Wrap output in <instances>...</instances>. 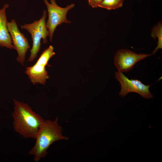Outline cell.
<instances>
[{
    "mask_svg": "<svg viewBox=\"0 0 162 162\" xmlns=\"http://www.w3.org/2000/svg\"><path fill=\"white\" fill-rule=\"evenodd\" d=\"M13 128L25 138L34 139L45 120L27 104L13 98Z\"/></svg>",
    "mask_w": 162,
    "mask_h": 162,
    "instance_id": "cell-1",
    "label": "cell"
},
{
    "mask_svg": "<svg viewBox=\"0 0 162 162\" xmlns=\"http://www.w3.org/2000/svg\"><path fill=\"white\" fill-rule=\"evenodd\" d=\"M58 119L57 117L53 120H45L37 133L35 144L28 152L33 156L35 162L39 161L47 155L48 148L54 142L68 139L63 135L62 127L58 124Z\"/></svg>",
    "mask_w": 162,
    "mask_h": 162,
    "instance_id": "cell-2",
    "label": "cell"
},
{
    "mask_svg": "<svg viewBox=\"0 0 162 162\" xmlns=\"http://www.w3.org/2000/svg\"><path fill=\"white\" fill-rule=\"evenodd\" d=\"M47 12L44 11L43 15L38 20H35L30 24H26L21 26V28L26 30L31 34L32 40V46L30 50V55L28 61L29 62H33L37 57V55L40 49L41 40L43 43H47V38L49 34L46 26V19Z\"/></svg>",
    "mask_w": 162,
    "mask_h": 162,
    "instance_id": "cell-3",
    "label": "cell"
},
{
    "mask_svg": "<svg viewBox=\"0 0 162 162\" xmlns=\"http://www.w3.org/2000/svg\"><path fill=\"white\" fill-rule=\"evenodd\" d=\"M47 8L48 19L46 23L50 40L52 41L53 35L56 28L63 23H70L71 21L67 19V15L69 10L75 6L72 3L64 8L61 7L56 3V0H44Z\"/></svg>",
    "mask_w": 162,
    "mask_h": 162,
    "instance_id": "cell-4",
    "label": "cell"
},
{
    "mask_svg": "<svg viewBox=\"0 0 162 162\" xmlns=\"http://www.w3.org/2000/svg\"><path fill=\"white\" fill-rule=\"evenodd\" d=\"M115 75L121 86L119 96L124 97L129 93L135 92L147 99L153 97V95L149 90V85H145L138 80L129 79L122 72L119 71L115 72Z\"/></svg>",
    "mask_w": 162,
    "mask_h": 162,
    "instance_id": "cell-5",
    "label": "cell"
},
{
    "mask_svg": "<svg viewBox=\"0 0 162 162\" xmlns=\"http://www.w3.org/2000/svg\"><path fill=\"white\" fill-rule=\"evenodd\" d=\"M7 26L12 43L17 53L16 60L23 65L26 52L30 48L28 40L20 31L14 19L10 22H8Z\"/></svg>",
    "mask_w": 162,
    "mask_h": 162,
    "instance_id": "cell-6",
    "label": "cell"
},
{
    "mask_svg": "<svg viewBox=\"0 0 162 162\" xmlns=\"http://www.w3.org/2000/svg\"><path fill=\"white\" fill-rule=\"evenodd\" d=\"M151 55L137 54L128 49H122L116 53L113 59L114 64L118 71L127 72L132 70L138 62Z\"/></svg>",
    "mask_w": 162,
    "mask_h": 162,
    "instance_id": "cell-7",
    "label": "cell"
},
{
    "mask_svg": "<svg viewBox=\"0 0 162 162\" xmlns=\"http://www.w3.org/2000/svg\"><path fill=\"white\" fill-rule=\"evenodd\" d=\"M9 6L8 4H5L0 9V47L15 49L7 26L6 10Z\"/></svg>",
    "mask_w": 162,
    "mask_h": 162,
    "instance_id": "cell-8",
    "label": "cell"
},
{
    "mask_svg": "<svg viewBox=\"0 0 162 162\" xmlns=\"http://www.w3.org/2000/svg\"><path fill=\"white\" fill-rule=\"evenodd\" d=\"M25 73L33 85L39 83L44 85L49 77L45 66L36 63L26 67Z\"/></svg>",
    "mask_w": 162,
    "mask_h": 162,
    "instance_id": "cell-9",
    "label": "cell"
},
{
    "mask_svg": "<svg viewBox=\"0 0 162 162\" xmlns=\"http://www.w3.org/2000/svg\"><path fill=\"white\" fill-rule=\"evenodd\" d=\"M151 36L154 40L157 37L158 39L157 46L152 53L155 54L158 50L162 49V24L159 22L156 26H154L151 30Z\"/></svg>",
    "mask_w": 162,
    "mask_h": 162,
    "instance_id": "cell-10",
    "label": "cell"
},
{
    "mask_svg": "<svg viewBox=\"0 0 162 162\" xmlns=\"http://www.w3.org/2000/svg\"><path fill=\"white\" fill-rule=\"evenodd\" d=\"M55 54L53 47L50 45L43 52L35 63L46 67L50 59Z\"/></svg>",
    "mask_w": 162,
    "mask_h": 162,
    "instance_id": "cell-11",
    "label": "cell"
},
{
    "mask_svg": "<svg viewBox=\"0 0 162 162\" xmlns=\"http://www.w3.org/2000/svg\"><path fill=\"white\" fill-rule=\"evenodd\" d=\"M123 2L121 0H103L98 7L108 10H115L122 7Z\"/></svg>",
    "mask_w": 162,
    "mask_h": 162,
    "instance_id": "cell-12",
    "label": "cell"
},
{
    "mask_svg": "<svg viewBox=\"0 0 162 162\" xmlns=\"http://www.w3.org/2000/svg\"><path fill=\"white\" fill-rule=\"evenodd\" d=\"M103 0H88L89 5L93 8L98 7Z\"/></svg>",
    "mask_w": 162,
    "mask_h": 162,
    "instance_id": "cell-13",
    "label": "cell"
},
{
    "mask_svg": "<svg viewBox=\"0 0 162 162\" xmlns=\"http://www.w3.org/2000/svg\"><path fill=\"white\" fill-rule=\"evenodd\" d=\"M122 0V1H124V0Z\"/></svg>",
    "mask_w": 162,
    "mask_h": 162,
    "instance_id": "cell-14",
    "label": "cell"
}]
</instances>
